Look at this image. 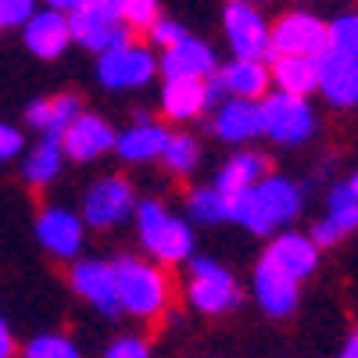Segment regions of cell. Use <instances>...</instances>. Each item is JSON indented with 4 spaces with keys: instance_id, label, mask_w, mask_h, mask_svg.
I'll return each mask as SVG.
<instances>
[{
    "instance_id": "7a4b0ae2",
    "label": "cell",
    "mask_w": 358,
    "mask_h": 358,
    "mask_svg": "<svg viewBox=\"0 0 358 358\" xmlns=\"http://www.w3.org/2000/svg\"><path fill=\"white\" fill-rule=\"evenodd\" d=\"M115 290L118 308H126L136 319H155L169 305V280L158 265L143 258H118L115 265Z\"/></svg>"
},
{
    "instance_id": "9c48e42d",
    "label": "cell",
    "mask_w": 358,
    "mask_h": 358,
    "mask_svg": "<svg viewBox=\"0 0 358 358\" xmlns=\"http://www.w3.org/2000/svg\"><path fill=\"white\" fill-rule=\"evenodd\" d=\"M226 36L241 62H265V57H273V29L265 25L258 8L244 4V0L226 8Z\"/></svg>"
},
{
    "instance_id": "d6a6232c",
    "label": "cell",
    "mask_w": 358,
    "mask_h": 358,
    "mask_svg": "<svg viewBox=\"0 0 358 358\" xmlns=\"http://www.w3.org/2000/svg\"><path fill=\"white\" fill-rule=\"evenodd\" d=\"M33 15L36 11H33L29 0H0V29H4V25H22Z\"/></svg>"
},
{
    "instance_id": "4dcf8cb0",
    "label": "cell",
    "mask_w": 358,
    "mask_h": 358,
    "mask_svg": "<svg viewBox=\"0 0 358 358\" xmlns=\"http://www.w3.org/2000/svg\"><path fill=\"white\" fill-rule=\"evenodd\" d=\"M118 11H122V22L129 33H151V29L162 22V11L155 0H118Z\"/></svg>"
},
{
    "instance_id": "ffe728a7",
    "label": "cell",
    "mask_w": 358,
    "mask_h": 358,
    "mask_svg": "<svg viewBox=\"0 0 358 358\" xmlns=\"http://www.w3.org/2000/svg\"><path fill=\"white\" fill-rule=\"evenodd\" d=\"M255 297H258V305H262L268 315L287 319V315L297 308V283L287 280L283 273H276L268 262H262V265L255 268Z\"/></svg>"
},
{
    "instance_id": "6da1fadb",
    "label": "cell",
    "mask_w": 358,
    "mask_h": 358,
    "mask_svg": "<svg viewBox=\"0 0 358 358\" xmlns=\"http://www.w3.org/2000/svg\"><path fill=\"white\" fill-rule=\"evenodd\" d=\"M297 212H301V187L283 176H265L258 187L229 201V219L258 236L273 233L280 222L297 219Z\"/></svg>"
},
{
    "instance_id": "30bf717a",
    "label": "cell",
    "mask_w": 358,
    "mask_h": 358,
    "mask_svg": "<svg viewBox=\"0 0 358 358\" xmlns=\"http://www.w3.org/2000/svg\"><path fill=\"white\" fill-rule=\"evenodd\" d=\"M315 72H319V94L334 108H358V57L326 47L315 57Z\"/></svg>"
},
{
    "instance_id": "e0dca14e",
    "label": "cell",
    "mask_w": 358,
    "mask_h": 358,
    "mask_svg": "<svg viewBox=\"0 0 358 358\" xmlns=\"http://www.w3.org/2000/svg\"><path fill=\"white\" fill-rule=\"evenodd\" d=\"M36 236L50 255L72 258L83 248V219L65 212V208H43L36 219Z\"/></svg>"
},
{
    "instance_id": "44dd1931",
    "label": "cell",
    "mask_w": 358,
    "mask_h": 358,
    "mask_svg": "<svg viewBox=\"0 0 358 358\" xmlns=\"http://www.w3.org/2000/svg\"><path fill=\"white\" fill-rule=\"evenodd\" d=\"M219 83L233 101L258 104V101H265V90H268V83H273V76H268L265 62H241V57H236V62H229L219 72Z\"/></svg>"
},
{
    "instance_id": "836d02e7",
    "label": "cell",
    "mask_w": 358,
    "mask_h": 358,
    "mask_svg": "<svg viewBox=\"0 0 358 358\" xmlns=\"http://www.w3.org/2000/svg\"><path fill=\"white\" fill-rule=\"evenodd\" d=\"M183 36H187V33H183V25L172 22V18H162V22L151 29V40H155L158 47H165V50H169V47H176Z\"/></svg>"
},
{
    "instance_id": "4fadbf2b",
    "label": "cell",
    "mask_w": 358,
    "mask_h": 358,
    "mask_svg": "<svg viewBox=\"0 0 358 358\" xmlns=\"http://www.w3.org/2000/svg\"><path fill=\"white\" fill-rule=\"evenodd\" d=\"M355 229H358V197L341 183V187L330 190V197H326V215L312 229V244L315 248H334Z\"/></svg>"
},
{
    "instance_id": "f546056e",
    "label": "cell",
    "mask_w": 358,
    "mask_h": 358,
    "mask_svg": "<svg viewBox=\"0 0 358 358\" xmlns=\"http://www.w3.org/2000/svg\"><path fill=\"white\" fill-rule=\"evenodd\" d=\"M330 36V50H341L348 57H358V11H344L326 25Z\"/></svg>"
},
{
    "instance_id": "603a6c76",
    "label": "cell",
    "mask_w": 358,
    "mask_h": 358,
    "mask_svg": "<svg viewBox=\"0 0 358 358\" xmlns=\"http://www.w3.org/2000/svg\"><path fill=\"white\" fill-rule=\"evenodd\" d=\"M265 172H268V158H265V155H258V151H241V155H233V158L226 162V169L219 172L215 190L233 201V197L248 194L251 187H258L262 179H265Z\"/></svg>"
},
{
    "instance_id": "f35d334b",
    "label": "cell",
    "mask_w": 358,
    "mask_h": 358,
    "mask_svg": "<svg viewBox=\"0 0 358 358\" xmlns=\"http://www.w3.org/2000/svg\"><path fill=\"white\" fill-rule=\"evenodd\" d=\"M344 187H348V190H351V194H355V197H358V172H355V176H351V179H348V183H344Z\"/></svg>"
},
{
    "instance_id": "1f68e13d",
    "label": "cell",
    "mask_w": 358,
    "mask_h": 358,
    "mask_svg": "<svg viewBox=\"0 0 358 358\" xmlns=\"http://www.w3.org/2000/svg\"><path fill=\"white\" fill-rule=\"evenodd\" d=\"M25 358H83L79 348L69 337H57V334H43L36 341H29Z\"/></svg>"
},
{
    "instance_id": "ac0fdd59",
    "label": "cell",
    "mask_w": 358,
    "mask_h": 358,
    "mask_svg": "<svg viewBox=\"0 0 358 358\" xmlns=\"http://www.w3.org/2000/svg\"><path fill=\"white\" fill-rule=\"evenodd\" d=\"M72 40V29H69V18L57 15L54 8L47 11H36L33 18L25 22V47L33 50L36 57H57Z\"/></svg>"
},
{
    "instance_id": "8d00e7d4",
    "label": "cell",
    "mask_w": 358,
    "mask_h": 358,
    "mask_svg": "<svg viewBox=\"0 0 358 358\" xmlns=\"http://www.w3.org/2000/svg\"><path fill=\"white\" fill-rule=\"evenodd\" d=\"M15 351V341H11V330H8V322L0 319V358H11Z\"/></svg>"
},
{
    "instance_id": "5b68a950",
    "label": "cell",
    "mask_w": 358,
    "mask_h": 358,
    "mask_svg": "<svg viewBox=\"0 0 358 358\" xmlns=\"http://www.w3.org/2000/svg\"><path fill=\"white\" fill-rule=\"evenodd\" d=\"M187 294H190V305L208 315H222L241 305V287H236L233 273L212 258H190Z\"/></svg>"
},
{
    "instance_id": "74e56055",
    "label": "cell",
    "mask_w": 358,
    "mask_h": 358,
    "mask_svg": "<svg viewBox=\"0 0 358 358\" xmlns=\"http://www.w3.org/2000/svg\"><path fill=\"white\" fill-rule=\"evenodd\" d=\"M341 358H358V330L348 337V344L341 348Z\"/></svg>"
},
{
    "instance_id": "277c9868",
    "label": "cell",
    "mask_w": 358,
    "mask_h": 358,
    "mask_svg": "<svg viewBox=\"0 0 358 358\" xmlns=\"http://www.w3.org/2000/svg\"><path fill=\"white\" fill-rule=\"evenodd\" d=\"M69 29H72V40H79L90 50H101V54L129 47V29H126L122 11H118L115 0H90V4L83 0L79 11L69 18Z\"/></svg>"
},
{
    "instance_id": "2e32d148",
    "label": "cell",
    "mask_w": 358,
    "mask_h": 358,
    "mask_svg": "<svg viewBox=\"0 0 358 358\" xmlns=\"http://www.w3.org/2000/svg\"><path fill=\"white\" fill-rule=\"evenodd\" d=\"M72 287L79 297H86L94 308H101L104 315L118 312V290H115V268L108 262H76L72 265Z\"/></svg>"
},
{
    "instance_id": "d4e9b609",
    "label": "cell",
    "mask_w": 358,
    "mask_h": 358,
    "mask_svg": "<svg viewBox=\"0 0 358 358\" xmlns=\"http://www.w3.org/2000/svg\"><path fill=\"white\" fill-rule=\"evenodd\" d=\"M208 108V90L204 83L197 79H169L165 90H162V111L176 122H183V118H194Z\"/></svg>"
},
{
    "instance_id": "f1b7e54d",
    "label": "cell",
    "mask_w": 358,
    "mask_h": 358,
    "mask_svg": "<svg viewBox=\"0 0 358 358\" xmlns=\"http://www.w3.org/2000/svg\"><path fill=\"white\" fill-rule=\"evenodd\" d=\"M187 208H190V219L194 222H226L229 219V197H222L215 187H204V190H194L190 194V201H187Z\"/></svg>"
},
{
    "instance_id": "8fae6325",
    "label": "cell",
    "mask_w": 358,
    "mask_h": 358,
    "mask_svg": "<svg viewBox=\"0 0 358 358\" xmlns=\"http://www.w3.org/2000/svg\"><path fill=\"white\" fill-rule=\"evenodd\" d=\"M97 72H101V83L108 90H133V86H143L155 76V57H151V50L129 43L122 50L101 54Z\"/></svg>"
},
{
    "instance_id": "7c38bea8",
    "label": "cell",
    "mask_w": 358,
    "mask_h": 358,
    "mask_svg": "<svg viewBox=\"0 0 358 358\" xmlns=\"http://www.w3.org/2000/svg\"><path fill=\"white\" fill-rule=\"evenodd\" d=\"M276 268V273H283L287 280L294 283H301L305 276L315 273V265H319V248L312 244V236H301V233H280L273 244H268L265 258Z\"/></svg>"
},
{
    "instance_id": "484cf974",
    "label": "cell",
    "mask_w": 358,
    "mask_h": 358,
    "mask_svg": "<svg viewBox=\"0 0 358 358\" xmlns=\"http://www.w3.org/2000/svg\"><path fill=\"white\" fill-rule=\"evenodd\" d=\"M268 76H273L280 94H287V97L305 101L312 90H319V72H315V62H308V57H276Z\"/></svg>"
},
{
    "instance_id": "d590c367",
    "label": "cell",
    "mask_w": 358,
    "mask_h": 358,
    "mask_svg": "<svg viewBox=\"0 0 358 358\" xmlns=\"http://www.w3.org/2000/svg\"><path fill=\"white\" fill-rule=\"evenodd\" d=\"M22 151V133L15 126H0V162H11Z\"/></svg>"
},
{
    "instance_id": "7402d4cb",
    "label": "cell",
    "mask_w": 358,
    "mask_h": 358,
    "mask_svg": "<svg viewBox=\"0 0 358 358\" xmlns=\"http://www.w3.org/2000/svg\"><path fill=\"white\" fill-rule=\"evenodd\" d=\"M219 140L229 143H244L251 136L262 133V108L251 101H222L215 111V122H212Z\"/></svg>"
},
{
    "instance_id": "9a60e30c",
    "label": "cell",
    "mask_w": 358,
    "mask_h": 358,
    "mask_svg": "<svg viewBox=\"0 0 358 358\" xmlns=\"http://www.w3.org/2000/svg\"><path fill=\"white\" fill-rule=\"evenodd\" d=\"M162 72L169 79H197V83H208L215 76V50L194 40V36H183L176 47H169L162 54Z\"/></svg>"
},
{
    "instance_id": "3957f363",
    "label": "cell",
    "mask_w": 358,
    "mask_h": 358,
    "mask_svg": "<svg viewBox=\"0 0 358 358\" xmlns=\"http://www.w3.org/2000/svg\"><path fill=\"white\" fill-rule=\"evenodd\" d=\"M136 229L143 248L151 251L162 265H179L187 262L194 251V233L183 219H176L169 208H162L158 201H143L136 204Z\"/></svg>"
},
{
    "instance_id": "ba28073f",
    "label": "cell",
    "mask_w": 358,
    "mask_h": 358,
    "mask_svg": "<svg viewBox=\"0 0 358 358\" xmlns=\"http://www.w3.org/2000/svg\"><path fill=\"white\" fill-rule=\"evenodd\" d=\"M136 212L133 201V187L118 176H104L94 187L83 194V222L97 226V229H111L118 222H126Z\"/></svg>"
},
{
    "instance_id": "e575fe53",
    "label": "cell",
    "mask_w": 358,
    "mask_h": 358,
    "mask_svg": "<svg viewBox=\"0 0 358 358\" xmlns=\"http://www.w3.org/2000/svg\"><path fill=\"white\" fill-rule=\"evenodd\" d=\"M104 358H151V355H147V344H143V341L122 337V341H115V344L104 351Z\"/></svg>"
},
{
    "instance_id": "83f0119b",
    "label": "cell",
    "mask_w": 358,
    "mask_h": 358,
    "mask_svg": "<svg viewBox=\"0 0 358 358\" xmlns=\"http://www.w3.org/2000/svg\"><path fill=\"white\" fill-rule=\"evenodd\" d=\"M197 158H201V147H197L194 136H187V133H169L165 151H162V162H165L169 172L187 176V172H194Z\"/></svg>"
},
{
    "instance_id": "52a82bcc",
    "label": "cell",
    "mask_w": 358,
    "mask_h": 358,
    "mask_svg": "<svg viewBox=\"0 0 358 358\" xmlns=\"http://www.w3.org/2000/svg\"><path fill=\"white\" fill-rule=\"evenodd\" d=\"M326 47H330L326 22L308 11H287L273 25V62L276 57H308V62H315Z\"/></svg>"
},
{
    "instance_id": "5bb4252c",
    "label": "cell",
    "mask_w": 358,
    "mask_h": 358,
    "mask_svg": "<svg viewBox=\"0 0 358 358\" xmlns=\"http://www.w3.org/2000/svg\"><path fill=\"white\" fill-rule=\"evenodd\" d=\"M115 143H118V136L101 115H79L62 136V151L76 162H94L104 151H111Z\"/></svg>"
},
{
    "instance_id": "8992f818",
    "label": "cell",
    "mask_w": 358,
    "mask_h": 358,
    "mask_svg": "<svg viewBox=\"0 0 358 358\" xmlns=\"http://www.w3.org/2000/svg\"><path fill=\"white\" fill-rule=\"evenodd\" d=\"M258 108H262V133L273 136L276 143H305L315 133V111L301 97H287L276 90Z\"/></svg>"
},
{
    "instance_id": "d6986e66",
    "label": "cell",
    "mask_w": 358,
    "mask_h": 358,
    "mask_svg": "<svg viewBox=\"0 0 358 358\" xmlns=\"http://www.w3.org/2000/svg\"><path fill=\"white\" fill-rule=\"evenodd\" d=\"M83 111H79V97L76 94H54V97H43L29 108V126L40 129L43 140H57L62 143L65 129L76 122Z\"/></svg>"
},
{
    "instance_id": "4316f807",
    "label": "cell",
    "mask_w": 358,
    "mask_h": 358,
    "mask_svg": "<svg viewBox=\"0 0 358 358\" xmlns=\"http://www.w3.org/2000/svg\"><path fill=\"white\" fill-rule=\"evenodd\" d=\"M62 158H65V151H62V143L57 140H40L33 151H29V158H25V179L33 187H47L50 179L62 172Z\"/></svg>"
},
{
    "instance_id": "cb8c5ba5",
    "label": "cell",
    "mask_w": 358,
    "mask_h": 358,
    "mask_svg": "<svg viewBox=\"0 0 358 358\" xmlns=\"http://www.w3.org/2000/svg\"><path fill=\"white\" fill-rule=\"evenodd\" d=\"M165 140H169V129H162L155 122H147V118H140L133 129H126L122 136H118L115 151L122 155L126 162H151V158H162Z\"/></svg>"
}]
</instances>
